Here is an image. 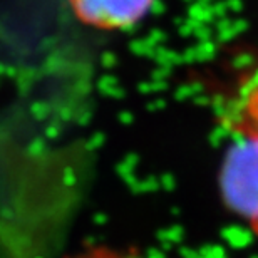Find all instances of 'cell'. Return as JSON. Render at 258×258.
I'll return each instance as SVG.
<instances>
[{
  "mask_svg": "<svg viewBox=\"0 0 258 258\" xmlns=\"http://www.w3.org/2000/svg\"><path fill=\"white\" fill-rule=\"evenodd\" d=\"M225 119L228 131H243L258 136V64L236 82Z\"/></svg>",
  "mask_w": 258,
  "mask_h": 258,
  "instance_id": "cell-2",
  "label": "cell"
},
{
  "mask_svg": "<svg viewBox=\"0 0 258 258\" xmlns=\"http://www.w3.org/2000/svg\"><path fill=\"white\" fill-rule=\"evenodd\" d=\"M81 24L99 30H126L141 24L154 0H69Z\"/></svg>",
  "mask_w": 258,
  "mask_h": 258,
  "instance_id": "cell-1",
  "label": "cell"
}]
</instances>
